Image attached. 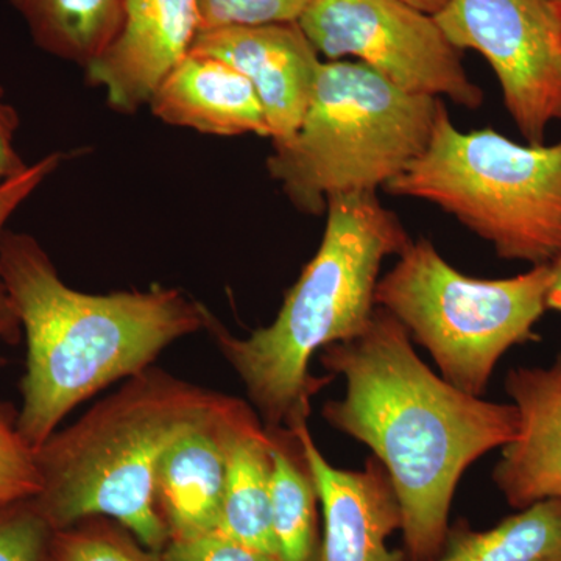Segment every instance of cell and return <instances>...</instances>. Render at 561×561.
<instances>
[{
    "label": "cell",
    "instance_id": "obj_1",
    "mask_svg": "<svg viewBox=\"0 0 561 561\" xmlns=\"http://www.w3.org/2000/svg\"><path fill=\"white\" fill-rule=\"evenodd\" d=\"M319 354L330 376L345 379V394L328 401L321 416L368 446L386 468L408 560H434L461 476L515 438L518 411L465 393L432 371L404 327L382 308L356 339Z\"/></svg>",
    "mask_w": 561,
    "mask_h": 561
},
{
    "label": "cell",
    "instance_id": "obj_2",
    "mask_svg": "<svg viewBox=\"0 0 561 561\" xmlns=\"http://www.w3.org/2000/svg\"><path fill=\"white\" fill-rule=\"evenodd\" d=\"M0 279L27 343L18 430L38 449L81 402L153 367L173 342L203 331L208 309L179 289L83 294L61 279L31 234H0Z\"/></svg>",
    "mask_w": 561,
    "mask_h": 561
},
{
    "label": "cell",
    "instance_id": "obj_3",
    "mask_svg": "<svg viewBox=\"0 0 561 561\" xmlns=\"http://www.w3.org/2000/svg\"><path fill=\"white\" fill-rule=\"evenodd\" d=\"M411 241L376 194L331 198L319 250L268 327L234 337L208 311L205 330L238 373L267 430L291 431L308 421L312 398L332 379L311 375L312 357L367 330L378 308L382 262Z\"/></svg>",
    "mask_w": 561,
    "mask_h": 561
},
{
    "label": "cell",
    "instance_id": "obj_4",
    "mask_svg": "<svg viewBox=\"0 0 561 561\" xmlns=\"http://www.w3.org/2000/svg\"><path fill=\"white\" fill-rule=\"evenodd\" d=\"M231 400L158 367L125 379L35 449L41 490L33 507L51 530L105 516L161 552L169 542L154 502L162 454Z\"/></svg>",
    "mask_w": 561,
    "mask_h": 561
},
{
    "label": "cell",
    "instance_id": "obj_5",
    "mask_svg": "<svg viewBox=\"0 0 561 561\" xmlns=\"http://www.w3.org/2000/svg\"><path fill=\"white\" fill-rule=\"evenodd\" d=\"M442 99L409 94L360 61H323L297 133L273 144L267 169L311 216L348 194H376L430 146Z\"/></svg>",
    "mask_w": 561,
    "mask_h": 561
},
{
    "label": "cell",
    "instance_id": "obj_6",
    "mask_svg": "<svg viewBox=\"0 0 561 561\" xmlns=\"http://www.w3.org/2000/svg\"><path fill=\"white\" fill-rule=\"evenodd\" d=\"M386 191L451 214L501 260L534 267L561 257V140L518 144L491 128L460 131L445 106L430 146Z\"/></svg>",
    "mask_w": 561,
    "mask_h": 561
},
{
    "label": "cell",
    "instance_id": "obj_7",
    "mask_svg": "<svg viewBox=\"0 0 561 561\" xmlns=\"http://www.w3.org/2000/svg\"><path fill=\"white\" fill-rule=\"evenodd\" d=\"M552 279V264L512 278H472L421 238L378 280L375 301L427 350L445 381L481 397L502 356L537 339Z\"/></svg>",
    "mask_w": 561,
    "mask_h": 561
},
{
    "label": "cell",
    "instance_id": "obj_8",
    "mask_svg": "<svg viewBox=\"0 0 561 561\" xmlns=\"http://www.w3.org/2000/svg\"><path fill=\"white\" fill-rule=\"evenodd\" d=\"M297 22L328 61L354 58L409 94L481 108V88L432 14L397 0H311Z\"/></svg>",
    "mask_w": 561,
    "mask_h": 561
},
{
    "label": "cell",
    "instance_id": "obj_9",
    "mask_svg": "<svg viewBox=\"0 0 561 561\" xmlns=\"http://www.w3.org/2000/svg\"><path fill=\"white\" fill-rule=\"evenodd\" d=\"M435 20L457 49L481 54L527 144L561 119V32L549 0H449Z\"/></svg>",
    "mask_w": 561,
    "mask_h": 561
},
{
    "label": "cell",
    "instance_id": "obj_10",
    "mask_svg": "<svg viewBox=\"0 0 561 561\" xmlns=\"http://www.w3.org/2000/svg\"><path fill=\"white\" fill-rule=\"evenodd\" d=\"M191 50L219 58L249 79L264 110L272 144L297 133L323 62L298 22L202 31Z\"/></svg>",
    "mask_w": 561,
    "mask_h": 561
},
{
    "label": "cell",
    "instance_id": "obj_11",
    "mask_svg": "<svg viewBox=\"0 0 561 561\" xmlns=\"http://www.w3.org/2000/svg\"><path fill=\"white\" fill-rule=\"evenodd\" d=\"M291 432L323 507L320 561H405L404 551L389 546L391 535L401 530V508L381 461L371 457L364 470H341L321 454L308 421Z\"/></svg>",
    "mask_w": 561,
    "mask_h": 561
},
{
    "label": "cell",
    "instance_id": "obj_12",
    "mask_svg": "<svg viewBox=\"0 0 561 561\" xmlns=\"http://www.w3.org/2000/svg\"><path fill=\"white\" fill-rule=\"evenodd\" d=\"M202 21L198 0H124L119 33L84 72L111 108L149 105L162 79L190 54Z\"/></svg>",
    "mask_w": 561,
    "mask_h": 561
},
{
    "label": "cell",
    "instance_id": "obj_13",
    "mask_svg": "<svg viewBox=\"0 0 561 561\" xmlns=\"http://www.w3.org/2000/svg\"><path fill=\"white\" fill-rule=\"evenodd\" d=\"M505 391L518 411V431L494 467L497 490L516 511L561 501V351L549 367L508 371Z\"/></svg>",
    "mask_w": 561,
    "mask_h": 561
},
{
    "label": "cell",
    "instance_id": "obj_14",
    "mask_svg": "<svg viewBox=\"0 0 561 561\" xmlns=\"http://www.w3.org/2000/svg\"><path fill=\"white\" fill-rule=\"evenodd\" d=\"M247 409V402L232 398L219 415L184 434L162 454L154 474V502L169 541L219 529L228 437Z\"/></svg>",
    "mask_w": 561,
    "mask_h": 561
},
{
    "label": "cell",
    "instance_id": "obj_15",
    "mask_svg": "<svg viewBox=\"0 0 561 561\" xmlns=\"http://www.w3.org/2000/svg\"><path fill=\"white\" fill-rule=\"evenodd\" d=\"M149 105L165 124L203 135L271 138L249 79L228 62L201 51L191 50L162 79Z\"/></svg>",
    "mask_w": 561,
    "mask_h": 561
},
{
    "label": "cell",
    "instance_id": "obj_16",
    "mask_svg": "<svg viewBox=\"0 0 561 561\" xmlns=\"http://www.w3.org/2000/svg\"><path fill=\"white\" fill-rule=\"evenodd\" d=\"M272 432L247 409L228 437L227 481L217 534L278 553L272 529Z\"/></svg>",
    "mask_w": 561,
    "mask_h": 561
},
{
    "label": "cell",
    "instance_id": "obj_17",
    "mask_svg": "<svg viewBox=\"0 0 561 561\" xmlns=\"http://www.w3.org/2000/svg\"><path fill=\"white\" fill-rule=\"evenodd\" d=\"M33 43L87 69L119 33L124 0H9Z\"/></svg>",
    "mask_w": 561,
    "mask_h": 561
},
{
    "label": "cell",
    "instance_id": "obj_18",
    "mask_svg": "<svg viewBox=\"0 0 561 561\" xmlns=\"http://www.w3.org/2000/svg\"><path fill=\"white\" fill-rule=\"evenodd\" d=\"M432 561H561V501L535 502L486 530L457 522Z\"/></svg>",
    "mask_w": 561,
    "mask_h": 561
},
{
    "label": "cell",
    "instance_id": "obj_19",
    "mask_svg": "<svg viewBox=\"0 0 561 561\" xmlns=\"http://www.w3.org/2000/svg\"><path fill=\"white\" fill-rule=\"evenodd\" d=\"M271 431V430H268ZM272 529L283 561H320V497L294 432L271 431Z\"/></svg>",
    "mask_w": 561,
    "mask_h": 561
},
{
    "label": "cell",
    "instance_id": "obj_20",
    "mask_svg": "<svg viewBox=\"0 0 561 561\" xmlns=\"http://www.w3.org/2000/svg\"><path fill=\"white\" fill-rule=\"evenodd\" d=\"M44 561H164L114 519L92 516L54 530Z\"/></svg>",
    "mask_w": 561,
    "mask_h": 561
},
{
    "label": "cell",
    "instance_id": "obj_21",
    "mask_svg": "<svg viewBox=\"0 0 561 561\" xmlns=\"http://www.w3.org/2000/svg\"><path fill=\"white\" fill-rule=\"evenodd\" d=\"M62 161H65V153L54 151V153L44 157L43 160L33 162L28 165L27 171L20 173V175L0 186V234L7 230V221L20 209L22 203L27 201L33 192L38 190L41 184L60 168ZM21 337V321L18 319L16 311H14L5 284L0 279V346L18 345ZM3 362H5V357L0 354V365Z\"/></svg>",
    "mask_w": 561,
    "mask_h": 561
},
{
    "label": "cell",
    "instance_id": "obj_22",
    "mask_svg": "<svg viewBox=\"0 0 561 561\" xmlns=\"http://www.w3.org/2000/svg\"><path fill=\"white\" fill-rule=\"evenodd\" d=\"M311 0H198L202 31L297 22Z\"/></svg>",
    "mask_w": 561,
    "mask_h": 561
},
{
    "label": "cell",
    "instance_id": "obj_23",
    "mask_svg": "<svg viewBox=\"0 0 561 561\" xmlns=\"http://www.w3.org/2000/svg\"><path fill=\"white\" fill-rule=\"evenodd\" d=\"M51 530L31 497L0 513V561H44Z\"/></svg>",
    "mask_w": 561,
    "mask_h": 561
},
{
    "label": "cell",
    "instance_id": "obj_24",
    "mask_svg": "<svg viewBox=\"0 0 561 561\" xmlns=\"http://www.w3.org/2000/svg\"><path fill=\"white\" fill-rule=\"evenodd\" d=\"M18 413L11 402L0 400V486L33 497L41 490L39 471L35 449L18 430Z\"/></svg>",
    "mask_w": 561,
    "mask_h": 561
},
{
    "label": "cell",
    "instance_id": "obj_25",
    "mask_svg": "<svg viewBox=\"0 0 561 561\" xmlns=\"http://www.w3.org/2000/svg\"><path fill=\"white\" fill-rule=\"evenodd\" d=\"M161 553L164 561H283L278 553L251 548L217 531L191 540L169 541Z\"/></svg>",
    "mask_w": 561,
    "mask_h": 561
},
{
    "label": "cell",
    "instance_id": "obj_26",
    "mask_svg": "<svg viewBox=\"0 0 561 561\" xmlns=\"http://www.w3.org/2000/svg\"><path fill=\"white\" fill-rule=\"evenodd\" d=\"M20 128V116L11 103L7 102L5 91L0 84V186L27 171V162L18 153L16 131Z\"/></svg>",
    "mask_w": 561,
    "mask_h": 561
},
{
    "label": "cell",
    "instance_id": "obj_27",
    "mask_svg": "<svg viewBox=\"0 0 561 561\" xmlns=\"http://www.w3.org/2000/svg\"><path fill=\"white\" fill-rule=\"evenodd\" d=\"M553 279L551 290L548 295V311L561 313V257L559 261L553 262Z\"/></svg>",
    "mask_w": 561,
    "mask_h": 561
},
{
    "label": "cell",
    "instance_id": "obj_28",
    "mask_svg": "<svg viewBox=\"0 0 561 561\" xmlns=\"http://www.w3.org/2000/svg\"><path fill=\"white\" fill-rule=\"evenodd\" d=\"M397 2L405 3V5L412 7V9L424 11V13L435 16V14L440 13L448 5L449 0H397Z\"/></svg>",
    "mask_w": 561,
    "mask_h": 561
},
{
    "label": "cell",
    "instance_id": "obj_29",
    "mask_svg": "<svg viewBox=\"0 0 561 561\" xmlns=\"http://www.w3.org/2000/svg\"><path fill=\"white\" fill-rule=\"evenodd\" d=\"M21 500H27V496L22 494L21 491L0 486V513L5 511V508L13 504V502Z\"/></svg>",
    "mask_w": 561,
    "mask_h": 561
},
{
    "label": "cell",
    "instance_id": "obj_30",
    "mask_svg": "<svg viewBox=\"0 0 561 561\" xmlns=\"http://www.w3.org/2000/svg\"><path fill=\"white\" fill-rule=\"evenodd\" d=\"M553 11H556L557 21H559L560 32H561V0H556L552 2Z\"/></svg>",
    "mask_w": 561,
    "mask_h": 561
},
{
    "label": "cell",
    "instance_id": "obj_31",
    "mask_svg": "<svg viewBox=\"0 0 561 561\" xmlns=\"http://www.w3.org/2000/svg\"><path fill=\"white\" fill-rule=\"evenodd\" d=\"M549 2H556V0H549Z\"/></svg>",
    "mask_w": 561,
    "mask_h": 561
}]
</instances>
